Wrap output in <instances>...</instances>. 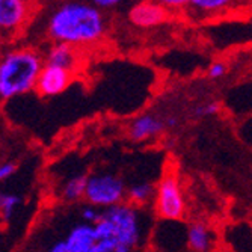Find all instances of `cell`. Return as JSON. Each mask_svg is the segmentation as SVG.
Here are the masks:
<instances>
[{
  "label": "cell",
  "instance_id": "cell-1",
  "mask_svg": "<svg viewBox=\"0 0 252 252\" xmlns=\"http://www.w3.org/2000/svg\"><path fill=\"white\" fill-rule=\"evenodd\" d=\"M145 218L130 202L106 209L88 223L80 219L52 237L41 252H134L142 243Z\"/></svg>",
  "mask_w": 252,
  "mask_h": 252
},
{
  "label": "cell",
  "instance_id": "cell-2",
  "mask_svg": "<svg viewBox=\"0 0 252 252\" xmlns=\"http://www.w3.org/2000/svg\"><path fill=\"white\" fill-rule=\"evenodd\" d=\"M106 31L101 11L89 2L68 0L58 5L49 17L47 33L55 42L77 45L94 44Z\"/></svg>",
  "mask_w": 252,
  "mask_h": 252
},
{
  "label": "cell",
  "instance_id": "cell-3",
  "mask_svg": "<svg viewBox=\"0 0 252 252\" xmlns=\"http://www.w3.org/2000/svg\"><path fill=\"white\" fill-rule=\"evenodd\" d=\"M44 65V58L35 49L21 47L5 53L0 62L2 100H11L33 91Z\"/></svg>",
  "mask_w": 252,
  "mask_h": 252
},
{
  "label": "cell",
  "instance_id": "cell-4",
  "mask_svg": "<svg viewBox=\"0 0 252 252\" xmlns=\"http://www.w3.org/2000/svg\"><path fill=\"white\" fill-rule=\"evenodd\" d=\"M153 209L156 215L163 220L177 222L185 218L188 209L186 195L180 177L174 171L165 172L156 185Z\"/></svg>",
  "mask_w": 252,
  "mask_h": 252
},
{
  "label": "cell",
  "instance_id": "cell-5",
  "mask_svg": "<svg viewBox=\"0 0 252 252\" xmlns=\"http://www.w3.org/2000/svg\"><path fill=\"white\" fill-rule=\"evenodd\" d=\"M127 186L126 183L115 174L97 172L86 178L85 202L94 205L100 210L117 207L127 202Z\"/></svg>",
  "mask_w": 252,
  "mask_h": 252
},
{
  "label": "cell",
  "instance_id": "cell-6",
  "mask_svg": "<svg viewBox=\"0 0 252 252\" xmlns=\"http://www.w3.org/2000/svg\"><path fill=\"white\" fill-rule=\"evenodd\" d=\"M71 73L73 71H68V70H63V68L45 63L39 77H38L35 91L42 97L59 95L71 85V80H73Z\"/></svg>",
  "mask_w": 252,
  "mask_h": 252
},
{
  "label": "cell",
  "instance_id": "cell-7",
  "mask_svg": "<svg viewBox=\"0 0 252 252\" xmlns=\"http://www.w3.org/2000/svg\"><path fill=\"white\" fill-rule=\"evenodd\" d=\"M168 127L166 120L156 113H142L128 124V136L134 142H148L160 136Z\"/></svg>",
  "mask_w": 252,
  "mask_h": 252
},
{
  "label": "cell",
  "instance_id": "cell-8",
  "mask_svg": "<svg viewBox=\"0 0 252 252\" xmlns=\"http://www.w3.org/2000/svg\"><path fill=\"white\" fill-rule=\"evenodd\" d=\"M128 20L137 28H154L168 20V8L162 6L154 0H144L136 3L128 11Z\"/></svg>",
  "mask_w": 252,
  "mask_h": 252
},
{
  "label": "cell",
  "instance_id": "cell-9",
  "mask_svg": "<svg viewBox=\"0 0 252 252\" xmlns=\"http://www.w3.org/2000/svg\"><path fill=\"white\" fill-rule=\"evenodd\" d=\"M28 18L26 0H0V28L5 32L20 29Z\"/></svg>",
  "mask_w": 252,
  "mask_h": 252
},
{
  "label": "cell",
  "instance_id": "cell-10",
  "mask_svg": "<svg viewBox=\"0 0 252 252\" xmlns=\"http://www.w3.org/2000/svg\"><path fill=\"white\" fill-rule=\"evenodd\" d=\"M44 61L47 65H53V66L63 68V70H68V71H73L79 62L77 49L70 44L55 42L47 50V53H45Z\"/></svg>",
  "mask_w": 252,
  "mask_h": 252
},
{
  "label": "cell",
  "instance_id": "cell-11",
  "mask_svg": "<svg viewBox=\"0 0 252 252\" xmlns=\"http://www.w3.org/2000/svg\"><path fill=\"white\" fill-rule=\"evenodd\" d=\"M186 242L193 252H209L213 246V233L210 226L204 222H192L188 226Z\"/></svg>",
  "mask_w": 252,
  "mask_h": 252
},
{
  "label": "cell",
  "instance_id": "cell-12",
  "mask_svg": "<svg viewBox=\"0 0 252 252\" xmlns=\"http://www.w3.org/2000/svg\"><path fill=\"white\" fill-rule=\"evenodd\" d=\"M154 195H156V186L150 181H137L127 188V202L139 209L147 205L148 202H153Z\"/></svg>",
  "mask_w": 252,
  "mask_h": 252
},
{
  "label": "cell",
  "instance_id": "cell-13",
  "mask_svg": "<svg viewBox=\"0 0 252 252\" xmlns=\"http://www.w3.org/2000/svg\"><path fill=\"white\" fill-rule=\"evenodd\" d=\"M86 178L85 175H74L71 178H68L62 188H61V198L65 202H79L82 199H85V192H86Z\"/></svg>",
  "mask_w": 252,
  "mask_h": 252
},
{
  "label": "cell",
  "instance_id": "cell-14",
  "mask_svg": "<svg viewBox=\"0 0 252 252\" xmlns=\"http://www.w3.org/2000/svg\"><path fill=\"white\" fill-rule=\"evenodd\" d=\"M20 204H21V198L17 193L5 192L0 195V212H2V218L5 220H9L17 212V209L20 207Z\"/></svg>",
  "mask_w": 252,
  "mask_h": 252
},
{
  "label": "cell",
  "instance_id": "cell-15",
  "mask_svg": "<svg viewBox=\"0 0 252 252\" xmlns=\"http://www.w3.org/2000/svg\"><path fill=\"white\" fill-rule=\"evenodd\" d=\"M234 0H190L189 6L199 12H215L228 8Z\"/></svg>",
  "mask_w": 252,
  "mask_h": 252
},
{
  "label": "cell",
  "instance_id": "cell-16",
  "mask_svg": "<svg viewBox=\"0 0 252 252\" xmlns=\"http://www.w3.org/2000/svg\"><path fill=\"white\" fill-rule=\"evenodd\" d=\"M101 213H103V210H100V209H97V207H94V205H91V204H83L82 207L79 209V219L80 220H83V222H88V223H94V222H97L100 218H101Z\"/></svg>",
  "mask_w": 252,
  "mask_h": 252
},
{
  "label": "cell",
  "instance_id": "cell-17",
  "mask_svg": "<svg viewBox=\"0 0 252 252\" xmlns=\"http://www.w3.org/2000/svg\"><path fill=\"white\" fill-rule=\"evenodd\" d=\"M220 110L219 103L216 101H205L202 104H199L195 109V117H215L218 115Z\"/></svg>",
  "mask_w": 252,
  "mask_h": 252
},
{
  "label": "cell",
  "instance_id": "cell-18",
  "mask_svg": "<svg viewBox=\"0 0 252 252\" xmlns=\"http://www.w3.org/2000/svg\"><path fill=\"white\" fill-rule=\"evenodd\" d=\"M226 65H225V62H222V61H215V62H212L210 63V66L207 68V76L210 77V79H213V80H216V79H222L225 74H226Z\"/></svg>",
  "mask_w": 252,
  "mask_h": 252
},
{
  "label": "cell",
  "instance_id": "cell-19",
  "mask_svg": "<svg viewBox=\"0 0 252 252\" xmlns=\"http://www.w3.org/2000/svg\"><path fill=\"white\" fill-rule=\"evenodd\" d=\"M17 169H18V165L15 162H12V160H6V162H3L2 165H0V180L2 181L9 180L11 177L15 175Z\"/></svg>",
  "mask_w": 252,
  "mask_h": 252
},
{
  "label": "cell",
  "instance_id": "cell-20",
  "mask_svg": "<svg viewBox=\"0 0 252 252\" xmlns=\"http://www.w3.org/2000/svg\"><path fill=\"white\" fill-rule=\"evenodd\" d=\"M88 2L97 6L98 9H110V8H115L120 3H123L124 0H88Z\"/></svg>",
  "mask_w": 252,
  "mask_h": 252
},
{
  "label": "cell",
  "instance_id": "cell-21",
  "mask_svg": "<svg viewBox=\"0 0 252 252\" xmlns=\"http://www.w3.org/2000/svg\"><path fill=\"white\" fill-rule=\"evenodd\" d=\"M154 2L160 3L168 9H175V8H181V6L189 5L190 0H154Z\"/></svg>",
  "mask_w": 252,
  "mask_h": 252
}]
</instances>
